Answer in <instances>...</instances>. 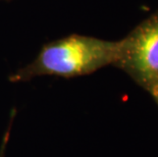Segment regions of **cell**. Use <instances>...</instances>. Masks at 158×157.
<instances>
[{
  "mask_svg": "<svg viewBox=\"0 0 158 157\" xmlns=\"http://www.w3.org/2000/svg\"><path fill=\"white\" fill-rule=\"evenodd\" d=\"M5 1H10V0H5Z\"/></svg>",
  "mask_w": 158,
  "mask_h": 157,
  "instance_id": "6",
  "label": "cell"
},
{
  "mask_svg": "<svg viewBox=\"0 0 158 157\" xmlns=\"http://www.w3.org/2000/svg\"><path fill=\"white\" fill-rule=\"evenodd\" d=\"M153 98L155 99L156 103H157V104H158V95H156V96H153Z\"/></svg>",
  "mask_w": 158,
  "mask_h": 157,
  "instance_id": "5",
  "label": "cell"
},
{
  "mask_svg": "<svg viewBox=\"0 0 158 157\" xmlns=\"http://www.w3.org/2000/svg\"><path fill=\"white\" fill-rule=\"evenodd\" d=\"M149 93H150V94L152 95V96H156V95H158V83H157V84H156L155 86L153 87L152 89L150 90Z\"/></svg>",
  "mask_w": 158,
  "mask_h": 157,
  "instance_id": "4",
  "label": "cell"
},
{
  "mask_svg": "<svg viewBox=\"0 0 158 157\" xmlns=\"http://www.w3.org/2000/svg\"><path fill=\"white\" fill-rule=\"evenodd\" d=\"M119 41V55L114 66L149 92L158 83V12Z\"/></svg>",
  "mask_w": 158,
  "mask_h": 157,
  "instance_id": "2",
  "label": "cell"
},
{
  "mask_svg": "<svg viewBox=\"0 0 158 157\" xmlns=\"http://www.w3.org/2000/svg\"><path fill=\"white\" fill-rule=\"evenodd\" d=\"M120 41L72 34L46 43L31 63L9 76L11 83L28 82L36 76L77 78L91 75L107 65H114Z\"/></svg>",
  "mask_w": 158,
  "mask_h": 157,
  "instance_id": "1",
  "label": "cell"
},
{
  "mask_svg": "<svg viewBox=\"0 0 158 157\" xmlns=\"http://www.w3.org/2000/svg\"><path fill=\"white\" fill-rule=\"evenodd\" d=\"M8 141L6 139L2 140V144L0 147V157H4V152H5V147H7Z\"/></svg>",
  "mask_w": 158,
  "mask_h": 157,
  "instance_id": "3",
  "label": "cell"
}]
</instances>
